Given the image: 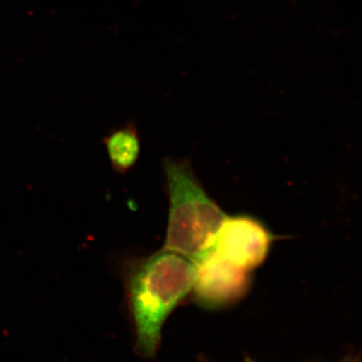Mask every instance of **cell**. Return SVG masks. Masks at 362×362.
I'll return each mask as SVG.
<instances>
[{"instance_id": "cell-1", "label": "cell", "mask_w": 362, "mask_h": 362, "mask_svg": "<svg viewBox=\"0 0 362 362\" xmlns=\"http://www.w3.org/2000/svg\"><path fill=\"white\" fill-rule=\"evenodd\" d=\"M195 276V262L169 250L123 261L121 277L135 325L138 354L156 356L162 327L192 293Z\"/></svg>"}, {"instance_id": "cell-2", "label": "cell", "mask_w": 362, "mask_h": 362, "mask_svg": "<svg viewBox=\"0 0 362 362\" xmlns=\"http://www.w3.org/2000/svg\"><path fill=\"white\" fill-rule=\"evenodd\" d=\"M169 214L163 249L197 262L213 250L216 233L226 218L206 194L187 160H164Z\"/></svg>"}, {"instance_id": "cell-3", "label": "cell", "mask_w": 362, "mask_h": 362, "mask_svg": "<svg viewBox=\"0 0 362 362\" xmlns=\"http://www.w3.org/2000/svg\"><path fill=\"white\" fill-rule=\"evenodd\" d=\"M275 240V235L257 218L226 216L213 250L238 268L252 272L266 261Z\"/></svg>"}, {"instance_id": "cell-4", "label": "cell", "mask_w": 362, "mask_h": 362, "mask_svg": "<svg viewBox=\"0 0 362 362\" xmlns=\"http://www.w3.org/2000/svg\"><path fill=\"white\" fill-rule=\"evenodd\" d=\"M197 276L192 287L195 302L207 309L232 306L246 296L251 272L221 258L214 250L195 262Z\"/></svg>"}, {"instance_id": "cell-5", "label": "cell", "mask_w": 362, "mask_h": 362, "mask_svg": "<svg viewBox=\"0 0 362 362\" xmlns=\"http://www.w3.org/2000/svg\"><path fill=\"white\" fill-rule=\"evenodd\" d=\"M104 144L112 168L117 173H127L139 158L141 145L138 131L133 124L113 131L105 138Z\"/></svg>"}, {"instance_id": "cell-6", "label": "cell", "mask_w": 362, "mask_h": 362, "mask_svg": "<svg viewBox=\"0 0 362 362\" xmlns=\"http://www.w3.org/2000/svg\"><path fill=\"white\" fill-rule=\"evenodd\" d=\"M339 362H362V361L361 359V356L349 354V356L344 357V358H343L342 361Z\"/></svg>"}, {"instance_id": "cell-7", "label": "cell", "mask_w": 362, "mask_h": 362, "mask_svg": "<svg viewBox=\"0 0 362 362\" xmlns=\"http://www.w3.org/2000/svg\"><path fill=\"white\" fill-rule=\"evenodd\" d=\"M245 362H255V361H251V359H247V361Z\"/></svg>"}]
</instances>
